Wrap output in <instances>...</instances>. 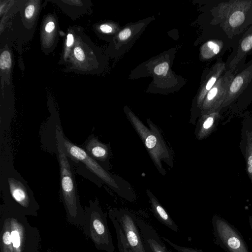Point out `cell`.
Instances as JSON below:
<instances>
[{"mask_svg":"<svg viewBox=\"0 0 252 252\" xmlns=\"http://www.w3.org/2000/svg\"><path fill=\"white\" fill-rule=\"evenodd\" d=\"M100 30L105 33H109L112 31V28L108 25H101L100 27Z\"/></svg>","mask_w":252,"mask_h":252,"instance_id":"25","label":"cell"},{"mask_svg":"<svg viewBox=\"0 0 252 252\" xmlns=\"http://www.w3.org/2000/svg\"><path fill=\"white\" fill-rule=\"evenodd\" d=\"M248 171L249 173H252V155L250 156L248 161Z\"/></svg>","mask_w":252,"mask_h":252,"instance_id":"27","label":"cell"},{"mask_svg":"<svg viewBox=\"0 0 252 252\" xmlns=\"http://www.w3.org/2000/svg\"><path fill=\"white\" fill-rule=\"evenodd\" d=\"M35 10L34 6L33 4L28 5L25 10V16L26 18L30 19L33 16Z\"/></svg>","mask_w":252,"mask_h":252,"instance_id":"20","label":"cell"},{"mask_svg":"<svg viewBox=\"0 0 252 252\" xmlns=\"http://www.w3.org/2000/svg\"><path fill=\"white\" fill-rule=\"evenodd\" d=\"M74 42V37L71 33H68L67 35L66 46L70 47L72 45Z\"/></svg>","mask_w":252,"mask_h":252,"instance_id":"26","label":"cell"},{"mask_svg":"<svg viewBox=\"0 0 252 252\" xmlns=\"http://www.w3.org/2000/svg\"><path fill=\"white\" fill-rule=\"evenodd\" d=\"M213 122H214V120H213V118H212V117L208 118L203 123V128H204L205 129H208V128H210L212 126V125L213 123Z\"/></svg>","mask_w":252,"mask_h":252,"instance_id":"23","label":"cell"},{"mask_svg":"<svg viewBox=\"0 0 252 252\" xmlns=\"http://www.w3.org/2000/svg\"><path fill=\"white\" fill-rule=\"evenodd\" d=\"M217 80V78L215 77H211L207 82L206 86V89L208 91H210L212 87L214 85L215 83Z\"/></svg>","mask_w":252,"mask_h":252,"instance_id":"24","label":"cell"},{"mask_svg":"<svg viewBox=\"0 0 252 252\" xmlns=\"http://www.w3.org/2000/svg\"><path fill=\"white\" fill-rule=\"evenodd\" d=\"M55 29V24L53 22L50 21L46 24L45 30L47 32H51Z\"/></svg>","mask_w":252,"mask_h":252,"instance_id":"22","label":"cell"},{"mask_svg":"<svg viewBox=\"0 0 252 252\" xmlns=\"http://www.w3.org/2000/svg\"><path fill=\"white\" fill-rule=\"evenodd\" d=\"M168 67V64L165 62L156 66L154 71L158 75H165L167 73Z\"/></svg>","mask_w":252,"mask_h":252,"instance_id":"17","label":"cell"},{"mask_svg":"<svg viewBox=\"0 0 252 252\" xmlns=\"http://www.w3.org/2000/svg\"><path fill=\"white\" fill-rule=\"evenodd\" d=\"M137 120H133L131 123L143 141L148 151L156 163V166L161 172V169L162 168L159 161L160 159L165 158L167 162L170 161L171 155L169 154L167 148L163 143V140L159 136L158 132H156L154 130H149L141 122Z\"/></svg>","mask_w":252,"mask_h":252,"instance_id":"7","label":"cell"},{"mask_svg":"<svg viewBox=\"0 0 252 252\" xmlns=\"http://www.w3.org/2000/svg\"><path fill=\"white\" fill-rule=\"evenodd\" d=\"M243 83V79L241 76L236 77L230 86V91L235 93L238 92L242 87Z\"/></svg>","mask_w":252,"mask_h":252,"instance_id":"16","label":"cell"},{"mask_svg":"<svg viewBox=\"0 0 252 252\" xmlns=\"http://www.w3.org/2000/svg\"><path fill=\"white\" fill-rule=\"evenodd\" d=\"M88 155L104 169L110 168L111 151L109 144L101 142L97 136L91 134L81 146Z\"/></svg>","mask_w":252,"mask_h":252,"instance_id":"9","label":"cell"},{"mask_svg":"<svg viewBox=\"0 0 252 252\" xmlns=\"http://www.w3.org/2000/svg\"><path fill=\"white\" fill-rule=\"evenodd\" d=\"M137 223L145 241L153 252H170L152 227L141 220H137Z\"/></svg>","mask_w":252,"mask_h":252,"instance_id":"11","label":"cell"},{"mask_svg":"<svg viewBox=\"0 0 252 252\" xmlns=\"http://www.w3.org/2000/svg\"><path fill=\"white\" fill-rule=\"evenodd\" d=\"M212 224L214 242L226 252H249L241 233L225 219L214 215Z\"/></svg>","mask_w":252,"mask_h":252,"instance_id":"6","label":"cell"},{"mask_svg":"<svg viewBox=\"0 0 252 252\" xmlns=\"http://www.w3.org/2000/svg\"><path fill=\"white\" fill-rule=\"evenodd\" d=\"M52 252V249H49L48 250H47L46 252Z\"/></svg>","mask_w":252,"mask_h":252,"instance_id":"30","label":"cell"},{"mask_svg":"<svg viewBox=\"0 0 252 252\" xmlns=\"http://www.w3.org/2000/svg\"><path fill=\"white\" fill-rule=\"evenodd\" d=\"M73 53L76 59L79 61H83L84 59V53L80 47H76L73 49Z\"/></svg>","mask_w":252,"mask_h":252,"instance_id":"19","label":"cell"},{"mask_svg":"<svg viewBox=\"0 0 252 252\" xmlns=\"http://www.w3.org/2000/svg\"></svg>","mask_w":252,"mask_h":252,"instance_id":"31","label":"cell"},{"mask_svg":"<svg viewBox=\"0 0 252 252\" xmlns=\"http://www.w3.org/2000/svg\"><path fill=\"white\" fill-rule=\"evenodd\" d=\"M6 208L10 218L12 252H40L41 239L38 229L30 224L26 216Z\"/></svg>","mask_w":252,"mask_h":252,"instance_id":"5","label":"cell"},{"mask_svg":"<svg viewBox=\"0 0 252 252\" xmlns=\"http://www.w3.org/2000/svg\"><path fill=\"white\" fill-rule=\"evenodd\" d=\"M0 252H12L10 218L4 204L0 206Z\"/></svg>","mask_w":252,"mask_h":252,"instance_id":"10","label":"cell"},{"mask_svg":"<svg viewBox=\"0 0 252 252\" xmlns=\"http://www.w3.org/2000/svg\"><path fill=\"white\" fill-rule=\"evenodd\" d=\"M242 49L244 51H249L252 48V35L246 37L241 44Z\"/></svg>","mask_w":252,"mask_h":252,"instance_id":"18","label":"cell"},{"mask_svg":"<svg viewBox=\"0 0 252 252\" xmlns=\"http://www.w3.org/2000/svg\"><path fill=\"white\" fill-rule=\"evenodd\" d=\"M249 222L252 232V217H249Z\"/></svg>","mask_w":252,"mask_h":252,"instance_id":"29","label":"cell"},{"mask_svg":"<svg viewBox=\"0 0 252 252\" xmlns=\"http://www.w3.org/2000/svg\"><path fill=\"white\" fill-rule=\"evenodd\" d=\"M162 238L175 250H176L177 252H204L201 250H198L195 248L185 247L177 245L164 237H162Z\"/></svg>","mask_w":252,"mask_h":252,"instance_id":"14","label":"cell"},{"mask_svg":"<svg viewBox=\"0 0 252 252\" xmlns=\"http://www.w3.org/2000/svg\"><path fill=\"white\" fill-rule=\"evenodd\" d=\"M54 143V151L60 167V198L65 209L66 220L70 223L83 227L85 211L80 203L73 165L67 157L60 138L55 132Z\"/></svg>","mask_w":252,"mask_h":252,"instance_id":"2","label":"cell"},{"mask_svg":"<svg viewBox=\"0 0 252 252\" xmlns=\"http://www.w3.org/2000/svg\"><path fill=\"white\" fill-rule=\"evenodd\" d=\"M131 35V31L129 29H126L121 32L119 34V37L121 40H126Z\"/></svg>","mask_w":252,"mask_h":252,"instance_id":"21","label":"cell"},{"mask_svg":"<svg viewBox=\"0 0 252 252\" xmlns=\"http://www.w3.org/2000/svg\"><path fill=\"white\" fill-rule=\"evenodd\" d=\"M121 226L130 249L134 252H146L138 230L136 217L126 210H110Z\"/></svg>","mask_w":252,"mask_h":252,"instance_id":"8","label":"cell"},{"mask_svg":"<svg viewBox=\"0 0 252 252\" xmlns=\"http://www.w3.org/2000/svg\"><path fill=\"white\" fill-rule=\"evenodd\" d=\"M147 194L151 203L152 211L155 218L162 224L172 230L175 232L178 231V226L157 198L149 190H147Z\"/></svg>","mask_w":252,"mask_h":252,"instance_id":"12","label":"cell"},{"mask_svg":"<svg viewBox=\"0 0 252 252\" xmlns=\"http://www.w3.org/2000/svg\"><path fill=\"white\" fill-rule=\"evenodd\" d=\"M11 65V59L10 53L7 51H3L0 57V67L1 70L9 68Z\"/></svg>","mask_w":252,"mask_h":252,"instance_id":"15","label":"cell"},{"mask_svg":"<svg viewBox=\"0 0 252 252\" xmlns=\"http://www.w3.org/2000/svg\"><path fill=\"white\" fill-rule=\"evenodd\" d=\"M55 132L60 138L65 152L78 174L93 182L98 187H101L104 183L115 191H119L114 176L110 174L90 157L82 147L70 141L64 135L60 125L56 126Z\"/></svg>","mask_w":252,"mask_h":252,"instance_id":"3","label":"cell"},{"mask_svg":"<svg viewBox=\"0 0 252 252\" xmlns=\"http://www.w3.org/2000/svg\"><path fill=\"white\" fill-rule=\"evenodd\" d=\"M0 144V189L3 204L26 216L37 217L40 206L33 191L15 169L8 145Z\"/></svg>","mask_w":252,"mask_h":252,"instance_id":"1","label":"cell"},{"mask_svg":"<svg viewBox=\"0 0 252 252\" xmlns=\"http://www.w3.org/2000/svg\"><path fill=\"white\" fill-rule=\"evenodd\" d=\"M245 20L244 13L240 11L234 12L230 16L229 22L233 27H236L242 24Z\"/></svg>","mask_w":252,"mask_h":252,"instance_id":"13","label":"cell"},{"mask_svg":"<svg viewBox=\"0 0 252 252\" xmlns=\"http://www.w3.org/2000/svg\"><path fill=\"white\" fill-rule=\"evenodd\" d=\"M119 252H134L130 248V247H128L124 249L122 251Z\"/></svg>","mask_w":252,"mask_h":252,"instance_id":"28","label":"cell"},{"mask_svg":"<svg viewBox=\"0 0 252 252\" xmlns=\"http://www.w3.org/2000/svg\"><path fill=\"white\" fill-rule=\"evenodd\" d=\"M85 220L83 225L86 237L89 238L95 248L106 252H114V246L107 220V215L101 208L98 200H90L84 208Z\"/></svg>","mask_w":252,"mask_h":252,"instance_id":"4","label":"cell"}]
</instances>
